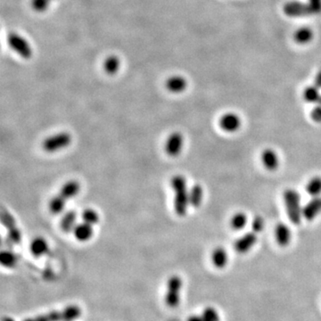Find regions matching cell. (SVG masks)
<instances>
[{
	"mask_svg": "<svg viewBox=\"0 0 321 321\" xmlns=\"http://www.w3.org/2000/svg\"><path fill=\"white\" fill-rule=\"evenodd\" d=\"M170 186L174 192V211L180 217L186 214L189 204V189L185 177L175 175L170 180Z\"/></svg>",
	"mask_w": 321,
	"mask_h": 321,
	"instance_id": "6da1fadb",
	"label": "cell"
},
{
	"mask_svg": "<svg viewBox=\"0 0 321 321\" xmlns=\"http://www.w3.org/2000/svg\"><path fill=\"white\" fill-rule=\"evenodd\" d=\"M82 310L77 305H69L62 310H52L41 315L27 318L23 321H74L81 316Z\"/></svg>",
	"mask_w": 321,
	"mask_h": 321,
	"instance_id": "7a4b0ae2",
	"label": "cell"
},
{
	"mask_svg": "<svg viewBox=\"0 0 321 321\" xmlns=\"http://www.w3.org/2000/svg\"><path fill=\"white\" fill-rule=\"evenodd\" d=\"M283 200L288 219L294 225H299L303 218V207L298 192L288 188L283 193Z\"/></svg>",
	"mask_w": 321,
	"mask_h": 321,
	"instance_id": "3957f363",
	"label": "cell"
},
{
	"mask_svg": "<svg viewBox=\"0 0 321 321\" xmlns=\"http://www.w3.org/2000/svg\"><path fill=\"white\" fill-rule=\"evenodd\" d=\"M182 286L183 281L178 275H173L168 279L164 301L169 308H176L181 304Z\"/></svg>",
	"mask_w": 321,
	"mask_h": 321,
	"instance_id": "277c9868",
	"label": "cell"
},
{
	"mask_svg": "<svg viewBox=\"0 0 321 321\" xmlns=\"http://www.w3.org/2000/svg\"><path fill=\"white\" fill-rule=\"evenodd\" d=\"M72 143V136L68 132H59L50 136L43 142V149L46 152L56 153L69 147Z\"/></svg>",
	"mask_w": 321,
	"mask_h": 321,
	"instance_id": "5b68a950",
	"label": "cell"
},
{
	"mask_svg": "<svg viewBox=\"0 0 321 321\" xmlns=\"http://www.w3.org/2000/svg\"><path fill=\"white\" fill-rule=\"evenodd\" d=\"M7 42L12 49L24 59H30L32 56V48L23 36L15 32L9 33L7 36Z\"/></svg>",
	"mask_w": 321,
	"mask_h": 321,
	"instance_id": "8992f818",
	"label": "cell"
},
{
	"mask_svg": "<svg viewBox=\"0 0 321 321\" xmlns=\"http://www.w3.org/2000/svg\"><path fill=\"white\" fill-rule=\"evenodd\" d=\"M1 220L3 225L5 226L7 230V237L9 240L11 241L12 244L14 245H19L22 241V235L21 231L19 230L18 227L16 225V222L15 219L13 218L9 212L5 211L2 209L1 212Z\"/></svg>",
	"mask_w": 321,
	"mask_h": 321,
	"instance_id": "52a82bcc",
	"label": "cell"
},
{
	"mask_svg": "<svg viewBox=\"0 0 321 321\" xmlns=\"http://www.w3.org/2000/svg\"><path fill=\"white\" fill-rule=\"evenodd\" d=\"M184 146V137L179 131H175L169 136L165 144V152L171 156L176 157L181 154Z\"/></svg>",
	"mask_w": 321,
	"mask_h": 321,
	"instance_id": "ba28073f",
	"label": "cell"
},
{
	"mask_svg": "<svg viewBox=\"0 0 321 321\" xmlns=\"http://www.w3.org/2000/svg\"><path fill=\"white\" fill-rule=\"evenodd\" d=\"M257 242V236L256 233L248 232L242 237H239L234 244L235 251L240 254H245L250 252L251 249L254 247Z\"/></svg>",
	"mask_w": 321,
	"mask_h": 321,
	"instance_id": "9c48e42d",
	"label": "cell"
},
{
	"mask_svg": "<svg viewBox=\"0 0 321 321\" xmlns=\"http://www.w3.org/2000/svg\"><path fill=\"white\" fill-rule=\"evenodd\" d=\"M220 129L228 133L237 132L241 127V120L236 113H225L219 121Z\"/></svg>",
	"mask_w": 321,
	"mask_h": 321,
	"instance_id": "30bf717a",
	"label": "cell"
},
{
	"mask_svg": "<svg viewBox=\"0 0 321 321\" xmlns=\"http://www.w3.org/2000/svg\"><path fill=\"white\" fill-rule=\"evenodd\" d=\"M284 13L290 17L308 16L311 15L308 4H304L297 1L288 2L284 6Z\"/></svg>",
	"mask_w": 321,
	"mask_h": 321,
	"instance_id": "8fae6325",
	"label": "cell"
},
{
	"mask_svg": "<svg viewBox=\"0 0 321 321\" xmlns=\"http://www.w3.org/2000/svg\"><path fill=\"white\" fill-rule=\"evenodd\" d=\"M321 214V197L312 198L303 207V218L309 221L314 220Z\"/></svg>",
	"mask_w": 321,
	"mask_h": 321,
	"instance_id": "7c38bea8",
	"label": "cell"
},
{
	"mask_svg": "<svg viewBox=\"0 0 321 321\" xmlns=\"http://www.w3.org/2000/svg\"><path fill=\"white\" fill-rule=\"evenodd\" d=\"M260 161L265 169L268 170H275L279 166V157L271 148H266L261 152Z\"/></svg>",
	"mask_w": 321,
	"mask_h": 321,
	"instance_id": "4fadbf2b",
	"label": "cell"
},
{
	"mask_svg": "<svg viewBox=\"0 0 321 321\" xmlns=\"http://www.w3.org/2000/svg\"><path fill=\"white\" fill-rule=\"evenodd\" d=\"M292 234L288 225L285 223H278L275 228V239L279 246L286 247L291 242Z\"/></svg>",
	"mask_w": 321,
	"mask_h": 321,
	"instance_id": "5bb4252c",
	"label": "cell"
},
{
	"mask_svg": "<svg viewBox=\"0 0 321 321\" xmlns=\"http://www.w3.org/2000/svg\"><path fill=\"white\" fill-rule=\"evenodd\" d=\"M74 235L75 238L79 242H87L91 239L93 236V228L92 225H90L82 221L81 223L77 224L74 228Z\"/></svg>",
	"mask_w": 321,
	"mask_h": 321,
	"instance_id": "9a60e30c",
	"label": "cell"
},
{
	"mask_svg": "<svg viewBox=\"0 0 321 321\" xmlns=\"http://www.w3.org/2000/svg\"><path fill=\"white\" fill-rule=\"evenodd\" d=\"M212 262L215 268L217 269H224L228 264V254L225 249L221 246L215 248L211 255Z\"/></svg>",
	"mask_w": 321,
	"mask_h": 321,
	"instance_id": "2e32d148",
	"label": "cell"
},
{
	"mask_svg": "<svg viewBox=\"0 0 321 321\" xmlns=\"http://www.w3.org/2000/svg\"><path fill=\"white\" fill-rule=\"evenodd\" d=\"M80 191V185L79 182L76 181H67L63 186L61 187L59 195L64 198L66 201L75 198Z\"/></svg>",
	"mask_w": 321,
	"mask_h": 321,
	"instance_id": "e0dca14e",
	"label": "cell"
},
{
	"mask_svg": "<svg viewBox=\"0 0 321 321\" xmlns=\"http://www.w3.org/2000/svg\"><path fill=\"white\" fill-rule=\"evenodd\" d=\"M30 250L34 257L39 258L41 256H44L48 252V244L46 241L45 238L36 237L31 243Z\"/></svg>",
	"mask_w": 321,
	"mask_h": 321,
	"instance_id": "ac0fdd59",
	"label": "cell"
},
{
	"mask_svg": "<svg viewBox=\"0 0 321 321\" xmlns=\"http://www.w3.org/2000/svg\"><path fill=\"white\" fill-rule=\"evenodd\" d=\"M187 86L186 79L179 75H175L169 78L166 81V88L172 93H181L185 91Z\"/></svg>",
	"mask_w": 321,
	"mask_h": 321,
	"instance_id": "d6986e66",
	"label": "cell"
},
{
	"mask_svg": "<svg viewBox=\"0 0 321 321\" xmlns=\"http://www.w3.org/2000/svg\"><path fill=\"white\" fill-rule=\"evenodd\" d=\"M77 214L74 211H68L65 214L62 215L61 219V229L62 231L70 233L74 231V228L77 225Z\"/></svg>",
	"mask_w": 321,
	"mask_h": 321,
	"instance_id": "ffe728a7",
	"label": "cell"
},
{
	"mask_svg": "<svg viewBox=\"0 0 321 321\" xmlns=\"http://www.w3.org/2000/svg\"><path fill=\"white\" fill-rule=\"evenodd\" d=\"M203 189L201 185L196 184L189 189V204L194 208H198L203 202Z\"/></svg>",
	"mask_w": 321,
	"mask_h": 321,
	"instance_id": "44dd1931",
	"label": "cell"
},
{
	"mask_svg": "<svg viewBox=\"0 0 321 321\" xmlns=\"http://www.w3.org/2000/svg\"><path fill=\"white\" fill-rule=\"evenodd\" d=\"M66 202L67 201L60 195L55 196L54 198H51L49 203H48V209H49L51 214L57 215V214L62 213V211L65 208Z\"/></svg>",
	"mask_w": 321,
	"mask_h": 321,
	"instance_id": "7402d4cb",
	"label": "cell"
},
{
	"mask_svg": "<svg viewBox=\"0 0 321 321\" xmlns=\"http://www.w3.org/2000/svg\"><path fill=\"white\" fill-rule=\"evenodd\" d=\"M306 192L312 198L321 197V177L315 176L311 178L306 184Z\"/></svg>",
	"mask_w": 321,
	"mask_h": 321,
	"instance_id": "603a6c76",
	"label": "cell"
},
{
	"mask_svg": "<svg viewBox=\"0 0 321 321\" xmlns=\"http://www.w3.org/2000/svg\"><path fill=\"white\" fill-rule=\"evenodd\" d=\"M17 260H18V258H17L16 254H15L14 252H12L11 250L2 251L1 255H0V262L3 267H6L8 269L14 268L17 264Z\"/></svg>",
	"mask_w": 321,
	"mask_h": 321,
	"instance_id": "cb8c5ba5",
	"label": "cell"
},
{
	"mask_svg": "<svg viewBox=\"0 0 321 321\" xmlns=\"http://www.w3.org/2000/svg\"><path fill=\"white\" fill-rule=\"evenodd\" d=\"M247 224V216L242 212L234 214L230 219V227L234 230H242Z\"/></svg>",
	"mask_w": 321,
	"mask_h": 321,
	"instance_id": "d4e9b609",
	"label": "cell"
},
{
	"mask_svg": "<svg viewBox=\"0 0 321 321\" xmlns=\"http://www.w3.org/2000/svg\"><path fill=\"white\" fill-rule=\"evenodd\" d=\"M121 66V61L118 57L115 56H110L107 57L104 62V69L106 73L109 75L117 74Z\"/></svg>",
	"mask_w": 321,
	"mask_h": 321,
	"instance_id": "484cf974",
	"label": "cell"
},
{
	"mask_svg": "<svg viewBox=\"0 0 321 321\" xmlns=\"http://www.w3.org/2000/svg\"><path fill=\"white\" fill-rule=\"evenodd\" d=\"M313 38V32L310 28L304 27L299 29L298 31L294 33V40L298 44H306L310 42Z\"/></svg>",
	"mask_w": 321,
	"mask_h": 321,
	"instance_id": "4316f807",
	"label": "cell"
},
{
	"mask_svg": "<svg viewBox=\"0 0 321 321\" xmlns=\"http://www.w3.org/2000/svg\"><path fill=\"white\" fill-rule=\"evenodd\" d=\"M81 219L86 223L94 226L99 221V215L93 209H86L81 214Z\"/></svg>",
	"mask_w": 321,
	"mask_h": 321,
	"instance_id": "83f0119b",
	"label": "cell"
},
{
	"mask_svg": "<svg viewBox=\"0 0 321 321\" xmlns=\"http://www.w3.org/2000/svg\"><path fill=\"white\" fill-rule=\"evenodd\" d=\"M321 97L319 90L316 86L307 88L304 92V98L308 103H319Z\"/></svg>",
	"mask_w": 321,
	"mask_h": 321,
	"instance_id": "f1b7e54d",
	"label": "cell"
},
{
	"mask_svg": "<svg viewBox=\"0 0 321 321\" xmlns=\"http://www.w3.org/2000/svg\"><path fill=\"white\" fill-rule=\"evenodd\" d=\"M203 321H220V315L216 309L213 307H207L202 313Z\"/></svg>",
	"mask_w": 321,
	"mask_h": 321,
	"instance_id": "f546056e",
	"label": "cell"
},
{
	"mask_svg": "<svg viewBox=\"0 0 321 321\" xmlns=\"http://www.w3.org/2000/svg\"><path fill=\"white\" fill-rule=\"evenodd\" d=\"M52 0H31V6L36 12H45L49 7Z\"/></svg>",
	"mask_w": 321,
	"mask_h": 321,
	"instance_id": "4dcf8cb0",
	"label": "cell"
},
{
	"mask_svg": "<svg viewBox=\"0 0 321 321\" xmlns=\"http://www.w3.org/2000/svg\"><path fill=\"white\" fill-rule=\"evenodd\" d=\"M265 222L263 218L261 216H256L254 217L252 221V229L254 233H260L264 229Z\"/></svg>",
	"mask_w": 321,
	"mask_h": 321,
	"instance_id": "1f68e13d",
	"label": "cell"
},
{
	"mask_svg": "<svg viewBox=\"0 0 321 321\" xmlns=\"http://www.w3.org/2000/svg\"><path fill=\"white\" fill-rule=\"evenodd\" d=\"M308 6L310 7L311 15L321 14V0H309Z\"/></svg>",
	"mask_w": 321,
	"mask_h": 321,
	"instance_id": "d6a6232c",
	"label": "cell"
},
{
	"mask_svg": "<svg viewBox=\"0 0 321 321\" xmlns=\"http://www.w3.org/2000/svg\"><path fill=\"white\" fill-rule=\"evenodd\" d=\"M310 117L317 122V123H321V106L319 105L318 107H314L311 110L310 113Z\"/></svg>",
	"mask_w": 321,
	"mask_h": 321,
	"instance_id": "836d02e7",
	"label": "cell"
},
{
	"mask_svg": "<svg viewBox=\"0 0 321 321\" xmlns=\"http://www.w3.org/2000/svg\"><path fill=\"white\" fill-rule=\"evenodd\" d=\"M187 321H203L202 315H192L188 318Z\"/></svg>",
	"mask_w": 321,
	"mask_h": 321,
	"instance_id": "e575fe53",
	"label": "cell"
},
{
	"mask_svg": "<svg viewBox=\"0 0 321 321\" xmlns=\"http://www.w3.org/2000/svg\"><path fill=\"white\" fill-rule=\"evenodd\" d=\"M315 86L318 89H321V72H320L316 77Z\"/></svg>",
	"mask_w": 321,
	"mask_h": 321,
	"instance_id": "d590c367",
	"label": "cell"
},
{
	"mask_svg": "<svg viewBox=\"0 0 321 321\" xmlns=\"http://www.w3.org/2000/svg\"><path fill=\"white\" fill-rule=\"evenodd\" d=\"M2 321H15L14 319H12L11 317H4L3 319H2Z\"/></svg>",
	"mask_w": 321,
	"mask_h": 321,
	"instance_id": "8d00e7d4",
	"label": "cell"
},
{
	"mask_svg": "<svg viewBox=\"0 0 321 321\" xmlns=\"http://www.w3.org/2000/svg\"><path fill=\"white\" fill-rule=\"evenodd\" d=\"M319 104H320V105H321V99H320V101H319Z\"/></svg>",
	"mask_w": 321,
	"mask_h": 321,
	"instance_id": "74e56055",
	"label": "cell"
}]
</instances>
